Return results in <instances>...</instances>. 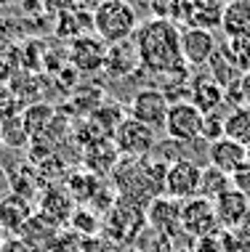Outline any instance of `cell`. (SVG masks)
Wrapping results in <instances>:
<instances>
[{"instance_id":"cell-23","label":"cell","mask_w":250,"mask_h":252,"mask_svg":"<svg viewBox=\"0 0 250 252\" xmlns=\"http://www.w3.org/2000/svg\"><path fill=\"white\" fill-rule=\"evenodd\" d=\"M221 19H224V5L215 0H197L192 5V27L194 30L215 32L221 30Z\"/></svg>"},{"instance_id":"cell-8","label":"cell","mask_w":250,"mask_h":252,"mask_svg":"<svg viewBox=\"0 0 250 252\" xmlns=\"http://www.w3.org/2000/svg\"><path fill=\"white\" fill-rule=\"evenodd\" d=\"M200 178H202V167L192 159H176L168 165L165 175V196H171L176 202H186L194 199L200 191Z\"/></svg>"},{"instance_id":"cell-16","label":"cell","mask_w":250,"mask_h":252,"mask_svg":"<svg viewBox=\"0 0 250 252\" xmlns=\"http://www.w3.org/2000/svg\"><path fill=\"white\" fill-rule=\"evenodd\" d=\"M189 101L202 114H215L224 106V88H221L208 72H197L189 85Z\"/></svg>"},{"instance_id":"cell-13","label":"cell","mask_w":250,"mask_h":252,"mask_svg":"<svg viewBox=\"0 0 250 252\" xmlns=\"http://www.w3.org/2000/svg\"><path fill=\"white\" fill-rule=\"evenodd\" d=\"M146 226L163 234L165 239L184 234L181 231V202L171 199V196H157L146 207Z\"/></svg>"},{"instance_id":"cell-22","label":"cell","mask_w":250,"mask_h":252,"mask_svg":"<svg viewBox=\"0 0 250 252\" xmlns=\"http://www.w3.org/2000/svg\"><path fill=\"white\" fill-rule=\"evenodd\" d=\"M77 204L72 202V196L64 191H59V189H51V191L43 194V199H40V215L48 218V220H70V215L75 213Z\"/></svg>"},{"instance_id":"cell-32","label":"cell","mask_w":250,"mask_h":252,"mask_svg":"<svg viewBox=\"0 0 250 252\" xmlns=\"http://www.w3.org/2000/svg\"><path fill=\"white\" fill-rule=\"evenodd\" d=\"M8 189H11V183H8V173H5V167L0 165V194L8 191Z\"/></svg>"},{"instance_id":"cell-9","label":"cell","mask_w":250,"mask_h":252,"mask_svg":"<svg viewBox=\"0 0 250 252\" xmlns=\"http://www.w3.org/2000/svg\"><path fill=\"white\" fill-rule=\"evenodd\" d=\"M221 43L215 40L213 32L205 30H181V59L189 69H205L211 64V59L218 53Z\"/></svg>"},{"instance_id":"cell-18","label":"cell","mask_w":250,"mask_h":252,"mask_svg":"<svg viewBox=\"0 0 250 252\" xmlns=\"http://www.w3.org/2000/svg\"><path fill=\"white\" fill-rule=\"evenodd\" d=\"M32 220V207L24 196L8 194L0 202V231H22Z\"/></svg>"},{"instance_id":"cell-34","label":"cell","mask_w":250,"mask_h":252,"mask_svg":"<svg viewBox=\"0 0 250 252\" xmlns=\"http://www.w3.org/2000/svg\"><path fill=\"white\" fill-rule=\"evenodd\" d=\"M240 231H242V234L248 236V242H250V215H248V223H245V226H242Z\"/></svg>"},{"instance_id":"cell-3","label":"cell","mask_w":250,"mask_h":252,"mask_svg":"<svg viewBox=\"0 0 250 252\" xmlns=\"http://www.w3.org/2000/svg\"><path fill=\"white\" fill-rule=\"evenodd\" d=\"M144 228H146V210L131 202H117L104 218L107 239L120 242V244L125 242L136 244V239L144 234Z\"/></svg>"},{"instance_id":"cell-2","label":"cell","mask_w":250,"mask_h":252,"mask_svg":"<svg viewBox=\"0 0 250 252\" xmlns=\"http://www.w3.org/2000/svg\"><path fill=\"white\" fill-rule=\"evenodd\" d=\"M136 5L125 0H104L93 8V35L104 45H117L125 40H133L139 30Z\"/></svg>"},{"instance_id":"cell-26","label":"cell","mask_w":250,"mask_h":252,"mask_svg":"<svg viewBox=\"0 0 250 252\" xmlns=\"http://www.w3.org/2000/svg\"><path fill=\"white\" fill-rule=\"evenodd\" d=\"M221 53L232 61L240 74H250V40H224Z\"/></svg>"},{"instance_id":"cell-25","label":"cell","mask_w":250,"mask_h":252,"mask_svg":"<svg viewBox=\"0 0 250 252\" xmlns=\"http://www.w3.org/2000/svg\"><path fill=\"white\" fill-rule=\"evenodd\" d=\"M229 189H232V175L215 170L213 165H205V167H202V178H200V191H197V196L215 202L224 191H229Z\"/></svg>"},{"instance_id":"cell-5","label":"cell","mask_w":250,"mask_h":252,"mask_svg":"<svg viewBox=\"0 0 250 252\" xmlns=\"http://www.w3.org/2000/svg\"><path fill=\"white\" fill-rule=\"evenodd\" d=\"M202 122H205V114L192 101H179V104H171L165 133L168 138L179 141V144H194L202 138Z\"/></svg>"},{"instance_id":"cell-31","label":"cell","mask_w":250,"mask_h":252,"mask_svg":"<svg viewBox=\"0 0 250 252\" xmlns=\"http://www.w3.org/2000/svg\"><path fill=\"white\" fill-rule=\"evenodd\" d=\"M232 186L237 189V191H242V194H245L248 199H250V167H248V165L242 167L237 175H232Z\"/></svg>"},{"instance_id":"cell-29","label":"cell","mask_w":250,"mask_h":252,"mask_svg":"<svg viewBox=\"0 0 250 252\" xmlns=\"http://www.w3.org/2000/svg\"><path fill=\"white\" fill-rule=\"evenodd\" d=\"M136 250L139 252H173V244H171V239H165L163 234H157L154 228L146 226L144 234L136 239Z\"/></svg>"},{"instance_id":"cell-12","label":"cell","mask_w":250,"mask_h":252,"mask_svg":"<svg viewBox=\"0 0 250 252\" xmlns=\"http://www.w3.org/2000/svg\"><path fill=\"white\" fill-rule=\"evenodd\" d=\"M213 210H215V220H218L221 231H240L248 223L250 199L232 186L229 191H224L213 202Z\"/></svg>"},{"instance_id":"cell-21","label":"cell","mask_w":250,"mask_h":252,"mask_svg":"<svg viewBox=\"0 0 250 252\" xmlns=\"http://www.w3.org/2000/svg\"><path fill=\"white\" fill-rule=\"evenodd\" d=\"M59 114H56V109H53L51 104H30L22 112V122H24V127H27V133H30V138H37V135H43L48 127L53 125V120H56Z\"/></svg>"},{"instance_id":"cell-4","label":"cell","mask_w":250,"mask_h":252,"mask_svg":"<svg viewBox=\"0 0 250 252\" xmlns=\"http://www.w3.org/2000/svg\"><path fill=\"white\" fill-rule=\"evenodd\" d=\"M168 112H171V101L163 96L160 88H141L136 96L131 98L128 117L152 127V130H165Z\"/></svg>"},{"instance_id":"cell-7","label":"cell","mask_w":250,"mask_h":252,"mask_svg":"<svg viewBox=\"0 0 250 252\" xmlns=\"http://www.w3.org/2000/svg\"><path fill=\"white\" fill-rule=\"evenodd\" d=\"M181 231L189 239H197V242L215 234L218 231V220H215L213 202L202 199V196L181 202Z\"/></svg>"},{"instance_id":"cell-27","label":"cell","mask_w":250,"mask_h":252,"mask_svg":"<svg viewBox=\"0 0 250 252\" xmlns=\"http://www.w3.org/2000/svg\"><path fill=\"white\" fill-rule=\"evenodd\" d=\"M0 135H3V146H22L32 141L22 122V114H8L5 120H0Z\"/></svg>"},{"instance_id":"cell-33","label":"cell","mask_w":250,"mask_h":252,"mask_svg":"<svg viewBox=\"0 0 250 252\" xmlns=\"http://www.w3.org/2000/svg\"><path fill=\"white\" fill-rule=\"evenodd\" d=\"M242 91H245V106H250V74L242 77Z\"/></svg>"},{"instance_id":"cell-24","label":"cell","mask_w":250,"mask_h":252,"mask_svg":"<svg viewBox=\"0 0 250 252\" xmlns=\"http://www.w3.org/2000/svg\"><path fill=\"white\" fill-rule=\"evenodd\" d=\"M224 138L250 146V106H237L224 117Z\"/></svg>"},{"instance_id":"cell-28","label":"cell","mask_w":250,"mask_h":252,"mask_svg":"<svg viewBox=\"0 0 250 252\" xmlns=\"http://www.w3.org/2000/svg\"><path fill=\"white\" fill-rule=\"evenodd\" d=\"M70 226L75 228L77 234H83V236H93V234H99L101 220H99V215L93 213L91 207H83V204H77L75 213L70 215Z\"/></svg>"},{"instance_id":"cell-37","label":"cell","mask_w":250,"mask_h":252,"mask_svg":"<svg viewBox=\"0 0 250 252\" xmlns=\"http://www.w3.org/2000/svg\"><path fill=\"white\" fill-rule=\"evenodd\" d=\"M0 51H3V40H0Z\"/></svg>"},{"instance_id":"cell-36","label":"cell","mask_w":250,"mask_h":252,"mask_svg":"<svg viewBox=\"0 0 250 252\" xmlns=\"http://www.w3.org/2000/svg\"><path fill=\"white\" fill-rule=\"evenodd\" d=\"M0 250H3V231H0Z\"/></svg>"},{"instance_id":"cell-30","label":"cell","mask_w":250,"mask_h":252,"mask_svg":"<svg viewBox=\"0 0 250 252\" xmlns=\"http://www.w3.org/2000/svg\"><path fill=\"white\" fill-rule=\"evenodd\" d=\"M224 138V117L218 112L215 114H205V122H202V141L208 146L215 144V141Z\"/></svg>"},{"instance_id":"cell-15","label":"cell","mask_w":250,"mask_h":252,"mask_svg":"<svg viewBox=\"0 0 250 252\" xmlns=\"http://www.w3.org/2000/svg\"><path fill=\"white\" fill-rule=\"evenodd\" d=\"M136 69H141V56H139V48L133 40H125V43H117V45H107L104 72L112 80L131 77Z\"/></svg>"},{"instance_id":"cell-35","label":"cell","mask_w":250,"mask_h":252,"mask_svg":"<svg viewBox=\"0 0 250 252\" xmlns=\"http://www.w3.org/2000/svg\"><path fill=\"white\" fill-rule=\"evenodd\" d=\"M248 149V167H250V146H245Z\"/></svg>"},{"instance_id":"cell-10","label":"cell","mask_w":250,"mask_h":252,"mask_svg":"<svg viewBox=\"0 0 250 252\" xmlns=\"http://www.w3.org/2000/svg\"><path fill=\"white\" fill-rule=\"evenodd\" d=\"M80 159H83V170L96 175L99 181H104V178H112V173L123 162V154L117 152L112 138H96L88 146H83Z\"/></svg>"},{"instance_id":"cell-20","label":"cell","mask_w":250,"mask_h":252,"mask_svg":"<svg viewBox=\"0 0 250 252\" xmlns=\"http://www.w3.org/2000/svg\"><path fill=\"white\" fill-rule=\"evenodd\" d=\"M101 183L104 181H99L96 175H91L88 173V170H75V173H70L67 175V194L72 196V202L75 204H88L93 199V196H96V191L101 189Z\"/></svg>"},{"instance_id":"cell-14","label":"cell","mask_w":250,"mask_h":252,"mask_svg":"<svg viewBox=\"0 0 250 252\" xmlns=\"http://www.w3.org/2000/svg\"><path fill=\"white\" fill-rule=\"evenodd\" d=\"M208 165H213L215 170H221L226 175H237L248 165V149L237 144V141L221 138L208 146Z\"/></svg>"},{"instance_id":"cell-17","label":"cell","mask_w":250,"mask_h":252,"mask_svg":"<svg viewBox=\"0 0 250 252\" xmlns=\"http://www.w3.org/2000/svg\"><path fill=\"white\" fill-rule=\"evenodd\" d=\"M221 32L226 40H250V3L245 0H232L224 5V19H221Z\"/></svg>"},{"instance_id":"cell-11","label":"cell","mask_w":250,"mask_h":252,"mask_svg":"<svg viewBox=\"0 0 250 252\" xmlns=\"http://www.w3.org/2000/svg\"><path fill=\"white\" fill-rule=\"evenodd\" d=\"M104 59H107V45L96 35H83L72 40L70 48H67V61H70V66L75 72L93 74L104 69Z\"/></svg>"},{"instance_id":"cell-19","label":"cell","mask_w":250,"mask_h":252,"mask_svg":"<svg viewBox=\"0 0 250 252\" xmlns=\"http://www.w3.org/2000/svg\"><path fill=\"white\" fill-rule=\"evenodd\" d=\"M125 109L120 106V104H114V101H104L96 112L91 114V117H85L88 122H91V127L96 130L101 138H112L114 130H117L120 125L125 122Z\"/></svg>"},{"instance_id":"cell-6","label":"cell","mask_w":250,"mask_h":252,"mask_svg":"<svg viewBox=\"0 0 250 252\" xmlns=\"http://www.w3.org/2000/svg\"><path fill=\"white\" fill-rule=\"evenodd\" d=\"M112 141L117 146V152L123 154V159H144L157 146V138H154L152 127L141 125V122L131 120V117H125V122L114 130Z\"/></svg>"},{"instance_id":"cell-1","label":"cell","mask_w":250,"mask_h":252,"mask_svg":"<svg viewBox=\"0 0 250 252\" xmlns=\"http://www.w3.org/2000/svg\"><path fill=\"white\" fill-rule=\"evenodd\" d=\"M133 43L141 56V69L165 74L184 64L181 59V30L165 19H144L139 24Z\"/></svg>"},{"instance_id":"cell-38","label":"cell","mask_w":250,"mask_h":252,"mask_svg":"<svg viewBox=\"0 0 250 252\" xmlns=\"http://www.w3.org/2000/svg\"><path fill=\"white\" fill-rule=\"evenodd\" d=\"M0 146H3V135H0Z\"/></svg>"}]
</instances>
